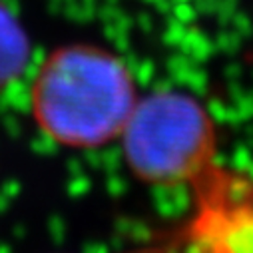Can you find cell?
Returning <instances> with one entry per match:
<instances>
[{
  "mask_svg": "<svg viewBox=\"0 0 253 253\" xmlns=\"http://www.w3.org/2000/svg\"><path fill=\"white\" fill-rule=\"evenodd\" d=\"M136 102L134 78L124 62L88 44L50 54L30 88L38 128L50 140L76 150L120 138Z\"/></svg>",
  "mask_w": 253,
  "mask_h": 253,
  "instance_id": "1",
  "label": "cell"
},
{
  "mask_svg": "<svg viewBox=\"0 0 253 253\" xmlns=\"http://www.w3.org/2000/svg\"><path fill=\"white\" fill-rule=\"evenodd\" d=\"M120 140L132 173L158 187L194 189L217 164L210 112L177 90L138 98Z\"/></svg>",
  "mask_w": 253,
  "mask_h": 253,
  "instance_id": "2",
  "label": "cell"
},
{
  "mask_svg": "<svg viewBox=\"0 0 253 253\" xmlns=\"http://www.w3.org/2000/svg\"><path fill=\"white\" fill-rule=\"evenodd\" d=\"M194 215L179 233L189 253H253V175L219 164L192 189Z\"/></svg>",
  "mask_w": 253,
  "mask_h": 253,
  "instance_id": "3",
  "label": "cell"
},
{
  "mask_svg": "<svg viewBox=\"0 0 253 253\" xmlns=\"http://www.w3.org/2000/svg\"><path fill=\"white\" fill-rule=\"evenodd\" d=\"M30 62V42L12 10L0 2V90L14 84Z\"/></svg>",
  "mask_w": 253,
  "mask_h": 253,
  "instance_id": "4",
  "label": "cell"
},
{
  "mask_svg": "<svg viewBox=\"0 0 253 253\" xmlns=\"http://www.w3.org/2000/svg\"><path fill=\"white\" fill-rule=\"evenodd\" d=\"M124 253H189L187 247L183 245V241L179 239H171V241H162V243H152V245H142Z\"/></svg>",
  "mask_w": 253,
  "mask_h": 253,
  "instance_id": "5",
  "label": "cell"
}]
</instances>
